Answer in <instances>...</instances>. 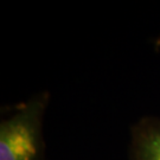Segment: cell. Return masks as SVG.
Returning a JSON list of instances; mask_svg holds the SVG:
<instances>
[{
    "label": "cell",
    "mask_w": 160,
    "mask_h": 160,
    "mask_svg": "<svg viewBox=\"0 0 160 160\" xmlns=\"http://www.w3.org/2000/svg\"><path fill=\"white\" fill-rule=\"evenodd\" d=\"M50 92L34 94L0 123V160H44V115Z\"/></svg>",
    "instance_id": "obj_1"
},
{
    "label": "cell",
    "mask_w": 160,
    "mask_h": 160,
    "mask_svg": "<svg viewBox=\"0 0 160 160\" xmlns=\"http://www.w3.org/2000/svg\"><path fill=\"white\" fill-rule=\"evenodd\" d=\"M129 160H160V116H143L131 127Z\"/></svg>",
    "instance_id": "obj_2"
}]
</instances>
